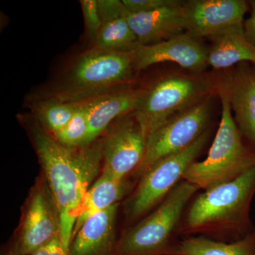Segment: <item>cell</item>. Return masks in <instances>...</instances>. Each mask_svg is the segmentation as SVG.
I'll return each mask as SVG.
<instances>
[{"label":"cell","mask_w":255,"mask_h":255,"mask_svg":"<svg viewBox=\"0 0 255 255\" xmlns=\"http://www.w3.org/2000/svg\"><path fill=\"white\" fill-rule=\"evenodd\" d=\"M25 124L59 211L60 240L68 253L82 202L103 162L102 137L70 148L57 141L35 119Z\"/></svg>","instance_id":"1"},{"label":"cell","mask_w":255,"mask_h":255,"mask_svg":"<svg viewBox=\"0 0 255 255\" xmlns=\"http://www.w3.org/2000/svg\"><path fill=\"white\" fill-rule=\"evenodd\" d=\"M255 191V166L234 180L197 196L186 210L179 233L223 242L243 237L248 233L250 205Z\"/></svg>","instance_id":"2"},{"label":"cell","mask_w":255,"mask_h":255,"mask_svg":"<svg viewBox=\"0 0 255 255\" xmlns=\"http://www.w3.org/2000/svg\"><path fill=\"white\" fill-rule=\"evenodd\" d=\"M218 91L222 113L216 137L206 158L191 164L183 179L204 191L234 180L255 166V152L243 141L224 83Z\"/></svg>","instance_id":"3"},{"label":"cell","mask_w":255,"mask_h":255,"mask_svg":"<svg viewBox=\"0 0 255 255\" xmlns=\"http://www.w3.org/2000/svg\"><path fill=\"white\" fill-rule=\"evenodd\" d=\"M199 189L181 181L151 214L117 240L112 255H166L189 201Z\"/></svg>","instance_id":"4"},{"label":"cell","mask_w":255,"mask_h":255,"mask_svg":"<svg viewBox=\"0 0 255 255\" xmlns=\"http://www.w3.org/2000/svg\"><path fill=\"white\" fill-rule=\"evenodd\" d=\"M135 71L131 51L93 48L74 64L53 100L78 103L105 95L130 81Z\"/></svg>","instance_id":"5"},{"label":"cell","mask_w":255,"mask_h":255,"mask_svg":"<svg viewBox=\"0 0 255 255\" xmlns=\"http://www.w3.org/2000/svg\"><path fill=\"white\" fill-rule=\"evenodd\" d=\"M209 137L207 130L187 148L165 156L149 166L139 177L137 187L126 201L124 213L127 219L135 221L157 207L183 180L187 169L204 150Z\"/></svg>","instance_id":"6"},{"label":"cell","mask_w":255,"mask_h":255,"mask_svg":"<svg viewBox=\"0 0 255 255\" xmlns=\"http://www.w3.org/2000/svg\"><path fill=\"white\" fill-rule=\"evenodd\" d=\"M216 89L207 77L173 74L142 91L135 112L150 135L174 116L214 95Z\"/></svg>","instance_id":"7"},{"label":"cell","mask_w":255,"mask_h":255,"mask_svg":"<svg viewBox=\"0 0 255 255\" xmlns=\"http://www.w3.org/2000/svg\"><path fill=\"white\" fill-rule=\"evenodd\" d=\"M212 97L174 116L148 135L143 159L133 173L137 177L158 159L187 148L208 130Z\"/></svg>","instance_id":"8"},{"label":"cell","mask_w":255,"mask_h":255,"mask_svg":"<svg viewBox=\"0 0 255 255\" xmlns=\"http://www.w3.org/2000/svg\"><path fill=\"white\" fill-rule=\"evenodd\" d=\"M102 137V172L126 179L141 164L147 144V129L136 112L117 119Z\"/></svg>","instance_id":"9"},{"label":"cell","mask_w":255,"mask_h":255,"mask_svg":"<svg viewBox=\"0 0 255 255\" xmlns=\"http://www.w3.org/2000/svg\"><path fill=\"white\" fill-rule=\"evenodd\" d=\"M60 238L59 211L43 176L30 191L18 227L15 246L22 255H31Z\"/></svg>","instance_id":"10"},{"label":"cell","mask_w":255,"mask_h":255,"mask_svg":"<svg viewBox=\"0 0 255 255\" xmlns=\"http://www.w3.org/2000/svg\"><path fill=\"white\" fill-rule=\"evenodd\" d=\"M186 33L193 38L211 37L243 24L248 9L243 0H190L183 2Z\"/></svg>","instance_id":"11"},{"label":"cell","mask_w":255,"mask_h":255,"mask_svg":"<svg viewBox=\"0 0 255 255\" xmlns=\"http://www.w3.org/2000/svg\"><path fill=\"white\" fill-rule=\"evenodd\" d=\"M131 52L137 71L164 62L177 63L195 73L208 66V48L186 32L155 44L140 45Z\"/></svg>","instance_id":"12"},{"label":"cell","mask_w":255,"mask_h":255,"mask_svg":"<svg viewBox=\"0 0 255 255\" xmlns=\"http://www.w3.org/2000/svg\"><path fill=\"white\" fill-rule=\"evenodd\" d=\"M183 2L147 12L130 13L126 8L128 23L140 45L155 44L185 33Z\"/></svg>","instance_id":"13"},{"label":"cell","mask_w":255,"mask_h":255,"mask_svg":"<svg viewBox=\"0 0 255 255\" xmlns=\"http://www.w3.org/2000/svg\"><path fill=\"white\" fill-rule=\"evenodd\" d=\"M119 206V203L87 219L72 238L68 255H112L118 240Z\"/></svg>","instance_id":"14"},{"label":"cell","mask_w":255,"mask_h":255,"mask_svg":"<svg viewBox=\"0 0 255 255\" xmlns=\"http://www.w3.org/2000/svg\"><path fill=\"white\" fill-rule=\"evenodd\" d=\"M224 84L238 128L255 145V68L240 63Z\"/></svg>","instance_id":"15"},{"label":"cell","mask_w":255,"mask_h":255,"mask_svg":"<svg viewBox=\"0 0 255 255\" xmlns=\"http://www.w3.org/2000/svg\"><path fill=\"white\" fill-rule=\"evenodd\" d=\"M142 92L124 90L94 97L89 114L87 145L100 138L117 119L136 111Z\"/></svg>","instance_id":"16"},{"label":"cell","mask_w":255,"mask_h":255,"mask_svg":"<svg viewBox=\"0 0 255 255\" xmlns=\"http://www.w3.org/2000/svg\"><path fill=\"white\" fill-rule=\"evenodd\" d=\"M208 48V66L226 69L241 63L255 65V47L247 40L243 24L228 28L211 37Z\"/></svg>","instance_id":"17"},{"label":"cell","mask_w":255,"mask_h":255,"mask_svg":"<svg viewBox=\"0 0 255 255\" xmlns=\"http://www.w3.org/2000/svg\"><path fill=\"white\" fill-rule=\"evenodd\" d=\"M166 255H255V230L233 242L189 236L174 242Z\"/></svg>","instance_id":"18"},{"label":"cell","mask_w":255,"mask_h":255,"mask_svg":"<svg viewBox=\"0 0 255 255\" xmlns=\"http://www.w3.org/2000/svg\"><path fill=\"white\" fill-rule=\"evenodd\" d=\"M129 187L130 185L126 179H115L101 172L100 177L86 193L74 226L72 238L87 219L119 204V201L127 194Z\"/></svg>","instance_id":"19"},{"label":"cell","mask_w":255,"mask_h":255,"mask_svg":"<svg viewBox=\"0 0 255 255\" xmlns=\"http://www.w3.org/2000/svg\"><path fill=\"white\" fill-rule=\"evenodd\" d=\"M125 11L126 8L122 13L102 19V26L95 38V48L130 52L140 46L137 36L128 23Z\"/></svg>","instance_id":"20"},{"label":"cell","mask_w":255,"mask_h":255,"mask_svg":"<svg viewBox=\"0 0 255 255\" xmlns=\"http://www.w3.org/2000/svg\"><path fill=\"white\" fill-rule=\"evenodd\" d=\"M80 102L70 103L56 100L42 102L36 109V121L47 132L54 135L73 118Z\"/></svg>","instance_id":"21"},{"label":"cell","mask_w":255,"mask_h":255,"mask_svg":"<svg viewBox=\"0 0 255 255\" xmlns=\"http://www.w3.org/2000/svg\"><path fill=\"white\" fill-rule=\"evenodd\" d=\"M92 100L93 98L80 102L78 110L72 120L62 130L52 135L57 141L70 148L87 146L90 131L89 114Z\"/></svg>","instance_id":"22"},{"label":"cell","mask_w":255,"mask_h":255,"mask_svg":"<svg viewBox=\"0 0 255 255\" xmlns=\"http://www.w3.org/2000/svg\"><path fill=\"white\" fill-rule=\"evenodd\" d=\"M80 4L85 18L87 32L90 37L95 38L102 24L99 12L97 0H81Z\"/></svg>","instance_id":"23"},{"label":"cell","mask_w":255,"mask_h":255,"mask_svg":"<svg viewBox=\"0 0 255 255\" xmlns=\"http://www.w3.org/2000/svg\"><path fill=\"white\" fill-rule=\"evenodd\" d=\"M124 6L130 13H142L160 9L177 3V0H123Z\"/></svg>","instance_id":"24"},{"label":"cell","mask_w":255,"mask_h":255,"mask_svg":"<svg viewBox=\"0 0 255 255\" xmlns=\"http://www.w3.org/2000/svg\"><path fill=\"white\" fill-rule=\"evenodd\" d=\"M31 255H68V253L58 238Z\"/></svg>","instance_id":"25"},{"label":"cell","mask_w":255,"mask_h":255,"mask_svg":"<svg viewBox=\"0 0 255 255\" xmlns=\"http://www.w3.org/2000/svg\"><path fill=\"white\" fill-rule=\"evenodd\" d=\"M250 4L251 6V16L243 23V28L247 40L255 47V0L250 1Z\"/></svg>","instance_id":"26"},{"label":"cell","mask_w":255,"mask_h":255,"mask_svg":"<svg viewBox=\"0 0 255 255\" xmlns=\"http://www.w3.org/2000/svg\"><path fill=\"white\" fill-rule=\"evenodd\" d=\"M5 255H22L21 253H19V251H18L17 248L16 246H14L11 247V248L7 251V253L5 254Z\"/></svg>","instance_id":"27"}]
</instances>
